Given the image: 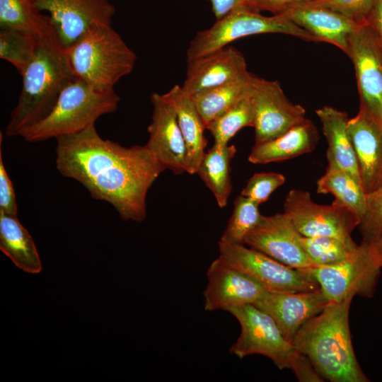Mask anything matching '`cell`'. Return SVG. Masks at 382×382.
I'll list each match as a JSON object with an SVG mask.
<instances>
[{
    "label": "cell",
    "mask_w": 382,
    "mask_h": 382,
    "mask_svg": "<svg viewBox=\"0 0 382 382\" xmlns=\"http://www.w3.org/2000/svg\"><path fill=\"white\" fill-rule=\"evenodd\" d=\"M301 236L290 218L284 212L277 213L262 215L245 238L244 244L290 267L303 270L315 265L304 251Z\"/></svg>",
    "instance_id": "5bb4252c"
},
{
    "label": "cell",
    "mask_w": 382,
    "mask_h": 382,
    "mask_svg": "<svg viewBox=\"0 0 382 382\" xmlns=\"http://www.w3.org/2000/svg\"><path fill=\"white\" fill-rule=\"evenodd\" d=\"M173 108L187 146L186 173H197L207 144L204 132L206 125L198 112L192 96L175 85L163 94Z\"/></svg>",
    "instance_id": "7402d4cb"
},
{
    "label": "cell",
    "mask_w": 382,
    "mask_h": 382,
    "mask_svg": "<svg viewBox=\"0 0 382 382\" xmlns=\"http://www.w3.org/2000/svg\"><path fill=\"white\" fill-rule=\"evenodd\" d=\"M2 134H0V212L17 215L18 207L13 183L8 175L2 157Z\"/></svg>",
    "instance_id": "d590c367"
},
{
    "label": "cell",
    "mask_w": 382,
    "mask_h": 382,
    "mask_svg": "<svg viewBox=\"0 0 382 382\" xmlns=\"http://www.w3.org/2000/svg\"><path fill=\"white\" fill-rule=\"evenodd\" d=\"M21 76V92L6 127L8 137L21 136L47 117L64 88L75 78L55 30L38 37L35 54Z\"/></svg>",
    "instance_id": "3957f363"
},
{
    "label": "cell",
    "mask_w": 382,
    "mask_h": 382,
    "mask_svg": "<svg viewBox=\"0 0 382 382\" xmlns=\"http://www.w3.org/2000/svg\"><path fill=\"white\" fill-rule=\"evenodd\" d=\"M367 244L373 259L382 268V228L376 238Z\"/></svg>",
    "instance_id": "ab89813d"
},
{
    "label": "cell",
    "mask_w": 382,
    "mask_h": 382,
    "mask_svg": "<svg viewBox=\"0 0 382 382\" xmlns=\"http://www.w3.org/2000/svg\"><path fill=\"white\" fill-rule=\"evenodd\" d=\"M56 139L61 175L79 182L93 199L110 204L123 220H145L149 190L166 170L146 144L127 147L104 139L95 125Z\"/></svg>",
    "instance_id": "6da1fadb"
},
{
    "label": "cell",
    "mask_w": 382,
    "mask_h": 382,
    "mask_svg": "<svg viewBox=\"0 0 382 382\" xmlns=\"http://www.w3.org/2000/svg\"><path fill=\"white\" fill-rule=\"evenodd\" d=\"M328 304L319 288L307 291L267 290L253 305L268 313L286 339L291 342L301 327L319 314Z\"/></svg>",
    "instance_id": "e0dca14e"
},
{
    "label": "cell",
    "mask_w": 382,
    "mask_h": 382,
    "mask_svg": "<svg viewBox=\"0 0 382 382\" xmlns=\"http://www.w3.org/2000/svg\"><path fill=\"white\" fill-rule=\"evenodd\" d=\"M314 0H248L246 7L256 12L268 11L280 13L287 8Z\"/></svg>",
    "instance_id": "8d00e7d4"
},
{
    "label": "cell",
    "mask_w": 382,
    "mask_h": 382,
    "mask_svg": "<svg viewBox=\"0 0 382 382\" xmlns=\"http://www.w3.org/2000/svg\"><path fill=\"white\" fill-rule=\"evenodd\" d=\"M380 120L382 125V105H381V112H380Z\"/></svg>",
    "instance_id": "60d3db41"
},
{
    "label": "cell",
    "mask_w": 382,
    "mask_h": 382,
    "mask_svg": "<svg viewBox=\"0 0 382 382\" xmlns=\"http://www.w3.org/2000/svg\"><path fill=\"white\" fill-rule=\"evenodd\" d=\"M328 143V169H341L361 185L359 165L348 129L345 112L325 105L316 110Z\"/></svg>",
    "instance_id": "44dd1931"
},
{
    "label": "cell",
    "mask_w": 382,
    "mask_h": 382,
    "mask_svg": "<svg viewBox=\"0 0 382 382\" xmlns=\"http://www.w3.org/2000/svg\"><path fill=\"white\" fill-rule=\"evenodd\" d=\"M352 61L360 104L376 117L382 105V46L364 21L351 35L346 54Z\"/></svg>",
    "instance_id": "4fadbf2b"
},
{
    "label": "cell",
    "mask_w": 382,
    "mask_h": 382,
    "mask_svg": "<svg viewBox=\"0 0 382 382\" xmlns=\"http://www.w3.org/2000/svg\"><path fill=\"white\" fill-rule=\"evenodd\" d=\"M0 250L24 272H41L42 263L34 241L17 215L0 212Z\"/></svg>",
    "instance_id": "cb8c5ba5"
},
{
    "label": "cell",
    "mask_w": 382,
    "mask_h": 382,
    "mask_svg": "<svg viewBox=\"0 0 382 382\" xmlns=\"http://www.w3.org/2000/svg\"><path fill=\"white\" fill-rule=\"evenodd\" d=\"M300 242L315 266L338 263L348 257L359 245L352 238L345 240L332 236H301Z\"/></svg>",
    "instance_id": "f546056e"
},
{
    "label": "cell",
    "mask_w": 382,
    "mask_h": 382,
    "mask_svg": "<svg viewBox=\"0 0 382 382\" xmlns=\"http://www.w3.org/2000/svg\"><path fill=\"white\" fill-rule=\"evenodd\" d=\"M207 277V284L203 293L207 311H228L254 304L267 291L257 280L219 257L209 265Z\"/></svg>",
    "instance_id": "9a60e30c"
},
{
    "label": "cell",
    "mask_w": 382,
    "mask_h": 382,
    "mask_svg": "<svg viewBox=\"0 0 382 382\" xmlns=\"http://www.w3.org/2000/svg\"><path fill=\"white\" fill-rule=\"evenodd\" d=\"M50 13L56 33L66 48L88 30L111 25L115 8L110 0H31Z\"/></svg>",
    "instance_id": "7c38bea8"
},
{
    "label": "cell",
    "mask_w": 382,
    "mask_h": 382,
    "mask_svg": "<svg viewBox=\"0 0 382 382\" xmlns=\"http://www.w3.org/2000/svg\"><path fill=\"white\" fill-rule=\"evenodd\" d=\"M366 22L372 28L382 46V0H373Z\"/></svg>",
    "instance_id": "74e56055"
},
{
    "label": "cell",
    "mask_w": 382,
    "mask_h": 382,
    "mask_svg": "<svg viewBox=\"0 0 382 382\" xmlns=\"http://www.w3.org/2000/svg\"><path fill=\"white\" fill-rule=\"evenodd\" d=\"M259 204L240 195L234 201L233 210L220 241L243 243L248 233L259 223L262 215Z\"/></svg>",
    "instance_id": "1f68e13d"
},
{
    "label": "cell",
    "mask_w": 382,
    "mask_h": 382,
    "mask_svg": "<svg viewBox=\"0 0 382 382\" xmlns=\"http://www.w3.org/2000/svg\"><path fill=\"white\" fill-rule=\"evenodd\" d=\"M236 151L233 144L214 143L205 152L197 172L220 208L226 207L231 193V163Z\"/></svg>",
    "instance_id": "d4e9b609"
},
{
    "label": "cell",
    "mask_w": 382,
    "mask_h": 382,
    "mask_svg": "<svg viewBox=\"0 0 382 382\" xmlns=\"http://www.w3.org/2000/svg\"><path fill=\"white\" fill-rule=\"evenodd\" d=\"M278 14L306 30L317 42L332 44L345 54L351 35L364 22L328 8L303 4L291 6Z\"/></svg>",
    "instance_id": "ffe728a7"
},
{
    "label": "cell",
    "mask_w": 382,
    "mask_h": 382,
    "mask_svg": "<svg viewBox=\"0 0 382 382\" xmlns=\"http://www.w3.org/2000/svg\"><path fill=\"white\" fill-rule=\"evenodd\" d=\"M249 71L243 54L226 46L206 55L187 60L182 88L191 96L240 79Z\"/></svg>",
    "instance_id": "d6986e66"
},
{
    "label": "cell",
    "mask_w": 382,
    "mask_h": 382,
    "mask_svg": "<svg viewBox=\"0 0 382 382\" xmlns=\"http://www.w3.org/2000/svg\"><path fill=\"white\" fill-rule=\"evenodd\" d=\"M219 253L221 261L248 274L268 291H307L320 288L307 272L290 267L243 243L219 240Z\"/></svg>",
    "instance_id": "9c48e42d"
},
{
    "label": "cell",
    "mask_w": 382,
    "mask_h": 382,
    "mask_svg": "<svg viewBox=\"0 0 382 382\" xmlns=\"http://www.w3.org/2000/svg\"><path fill=\"white\" fill-rule=\"evenodd\" d=\"M348 129L357 158L361 186L366 194L382 185V125L360 104L356 116L349 119Z\"/></svg>",
    "instance_id": "ac0fdd59"
},
{
    "label": "cell",
    "mask_w": 382,
    "mask_h": 382,
    "mask_svg": "<svg viewBox=\"0 0 382 382\" xmlns=\"http://www.w3.org/2000/svg\"><path fill=\"white\" fill-rule=\"evenodd\" d=\"M257 76L249 72L244 77L211 88L193 96V100L204 122L217 118L241 99L248 95Z\"/></svg>",
    "instance_id": "484cf974"
},
{
    "label": "cell",
    "mask_w": 382,
    "mask_h": 382,
    "mask_svg": "<svg viewBox=\"0 0 382 382\" xmlns=\"http://www.w3.org/2000/svg\"><path fill=\"white\" fill-rule=\"evenodd\" d=\"M252 100L255 144L275 139L307 120L306 110L288 99L277 81L257 76Z\"/></svg>",
    "instance_id": "8fae6325"
},
{
    "label": "cell",
    "mask_w": 382,
    "mask_h": 382,
    "mask_svg": "<svg viewBox=\"0 0 382 382\" xmlns=\"http://www.w3.org/2000/svg\"><path fill=\"white\" fill-rule=\"evenodd\" d=\"M285 180L284 175L279 173H255L249 178L241 195L260 204L266 202L271 194L282 186Z\"/></svg>",
    "instance_id": "d6a6232c"
},
{
    "label": "cell",
    "mask_w": 382,
    "mask_h": 382,
    "mask_svg": "<svg viewBox=\"0 0 382 382\" xmlns=\"http://www.w3.org/2000/svg\"><path fill=\"white\" fill-rule=\"evenodd\" d=\"M120 100L115 90L98 91L75 77L64 88L49 115L21 137L28 142H39L81 132L102 115L115 112Z\"/></svg>",
    "instance_id": "8992f818"
},
{
    "label": "cell",
    "mask_w": 382,
    "mask_h": 382,
    "mask_svg": "<svg viewBox=\"0 0 382 382\" xmlns=\"http://www.w3.org/2000/svg\"><path fill=\"white\" fill-rule=\"evenodd\" d=\"M252 91L224 113L206 125V129L210 132L215 144H227L241 129L253 127Z\"/></svg>",
    "instance_id": "f1b7e54d"
},
{
    "label": "cell",
    "mask_w": 382,
    "mask_h": 382,
    "mask_svg": "<svg viewBox=\"0 0 382 382\" xmlns=\"http://www.w3.org/2000/svg\"><path fill=\"white\" fill-rule=\"evenodd\" d=\"M353 297L328 303L301 327L291 342L322 378L332 382L369 381L358 363L352 342L349 314Z\"/></svg>",
    "instance_id": "7a4b0ae2"
},
{
    "label": "cell",
    "mask_w": 382,
    "mask_h": 382,
    "mask_svg": "<svg viewBox=\"0 0 382 382\" xmlns=\"http://www.w3.org/2000/svg\"><path fill=\"white\" fill-rule=\"evenodd\" d=\"M263 33L285 34L317 42L312 35L282 14L267 16L241 6L216 20L209 28L198 32L187 50V60L206 55L238 39Z\"/></svg>",
    "instance_id": "52a82bcc"
},
{
    "label": "cell",
    "mask_w": 382,
    "mask_h": 382,
    "mask_svg": "<svg viewBox=\"0 0 382 382\" xmlns=\"http://www.w3.org/2000/svg\"><path fill=\"white\" fill-rule=\"evenodd\" d=\"M212 5V12L216 20L230 11L241 6H245L248 0H208Z\"/></svg>",
    "instance_id": "f35d334b"
},
{
    "label": "cell",
    "mask_w": 382,
    "mask_h": 382,
    "mask_svg": "<svg viewBox=\"0 0 382 382\" xmlns=\"http://www.w3.org/2000/svg\"><path fill=\"white\" fill-rule=\"evenodd\" d=\"M65 52L74 76L100 92L113 91L133 71L137 58L112 25L92 28Z\"/></svg>",
    "instance_id": "277c9868"
},
{
    "label": "cell",
    "mask_w": 382,
    "mask_h": 382,
    "mask_svg": "<svg viewBox=\"0 0 382 382\" xmlns=\"http://www.w3.org/2000/svg\"><path fill=\"white\" fill-rule=\"evenodd\" d=\"M381 269L373 259L369 245L361 242L348 257L338 263L303 271L318 283L328 303H337L351 296L372 297Z\"/></svg>",
    "instance_id": "ba28073f"
},
{
    "label": "cell",
    "mask_w": 382,
    "mask_h": 382,
    "mask_svg": "<svg viewBox=\"0 0 382 382\" xmlns=\"http://www.w3.org/2000/svg\"><path fill=\"white\" fill-rule=\"evenodd\" d=\"M38 37L10 28L0 29V58L11 64L20 74L35 54Z\"/></svg>",
    "instance_id": "4dcf8cb0"
},
{
    "label": "cell",
    "mask_w": 382,
    "mask_h": 382,
    "mask_svg": "<svg viewBox=\"0 0 382 382\" xmlns=\"http://www.w3.org/2000/svg\"><path fill=\"white\" fill-rule=\"evenodd\" d=\"M318 140V130L307 119L275 139L255 144L248 160L254 164L288 160L311 152Z\"/></svg>",
    "instance_id": "603a6c76"
},
{
    "label": "cell",
    "mask_w": 382,
    "mask_h": 382,
    "mask_svg": "<svg viewBox=\"0 0 382 382\" xmlns=\"http://www.w3.org/2000/svg\"><path fill=\"white\" fill-rule=\"evenodd\" d=\"M362 242L369 243L382 228V185L375 191L366 194V208L363 220L359 224Z\"/></svg>",
    "instance_id": "836d02e7"
},
{
    "label": "cell",
    "mask_w": 382,
    "mask_h": 382,
    "mask_svg": "<svg viewBox=\"0 0 382 382\" xmlns=\"http://www.w3.org/2000/svg\"><path fill=\"white\" fill-rule=\"evenodd\" d=\"M150 99L153 112L146 145L166 170L186 173L187 146L175 110L163 94L153 93Z\"/></svg>",
    "instance_id": "2e32d148"
},
{
    "label": "cell",
    "mask_w": 382,
    "mask_h": 382,
    "mask_svg": "<svg viewBox=\"0 0 382 382\" xmlns=\"http://www.w3.org/2000/svg\"><path fill=\"white\" fill-rule=\"evenodd\" d=\"M316 185L318 193L332 194L335 200L348 208L361 224L366 212V193L350 175L341 169L326 168Z\"/></svg>",
    "instance_id": "83f0119b"
},
{
    "label": "cell",
    "mask_w": 382,
    "mask_h": 382,
    "mask_svg": "<svg viewBox=\"0 0 382 382\" xmlns=\"http://www.w3.org/2000/svg\"><path fill=\"white\" fill-rule=\"evenodd\" d=\"M372 2L373 0H314L303 4L328 8L363 22L366 21Z\"/></svg>",
    "instance_id": "e575fe53"
},
{
    "label": "cell",
    "mask_w": 382,
    "mask_h": 382,
    "mask_svg": "<svg viewBox=\"0 0 382 382\" xmlns=\"http://www.w3.org/2000/svg\"><path fill=\"white\" fill-rule=\"evenodd\" d=\"M284 212L303 236H332L352 239L351 233L359 221L345 206L334 200L330 205L316 203L311 194L299 189L289 191Z\"/></svg>",
    "instance_id": "30bf717a"
},
{
    "label": "cell",
    "mask_w": 382,
    "mask_h": 382,
    "mask_svg": "<svg viewBox=\"0 0 382 382\" xmlns=\"http://www.w3.org/2000/svg\"><path fill=\"white\" fill-rule=\"evenodd\" d=\"M238 321L241 333L230 348L240 359L261 354L279 369H291L299 381L320 382L323 378L311 361L286 339L274 320L253 304L228 311Z\"/></svg>",
    "instance_id": "5b68a950"
},
{
    "label": "cell",
    "mask_w": 382,
    "mask_h": 382,
    "mask_svg": "<svg viewBox=\"0 0 382 382\" xmlns=\"http://www.w3.org/2000/svg\"><path fill=\"white\" fill-rule=\"evenodd\" d=\"M0 28H10L35 36L55 30L50 16L31 0H0Z\"/></svg>",
    "instance_id": "4316f807"
}]
</instances>
